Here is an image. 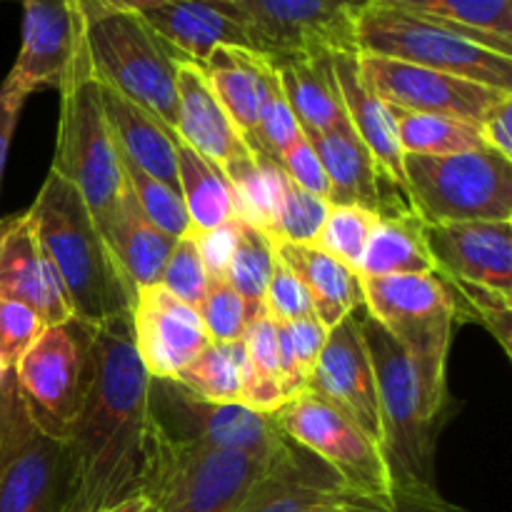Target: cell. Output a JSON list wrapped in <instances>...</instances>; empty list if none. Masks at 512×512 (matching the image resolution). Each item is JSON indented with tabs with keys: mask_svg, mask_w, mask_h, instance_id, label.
Masks as SVG:
<instances>
[{
	"mask_svg": "<svg viewBox=\"0 0 512 512\" xmlns=\"http://www.w3.org/2000/svg\"><path fill=\"white\" fill-rule=\"evenodd\" d=\"M378 220L380 213H373V210L355 208V205H343V208L330 205L323 230H320L318 240L313 245L338 258L348 268L360 270L365 248H368V240Z\"/></svg>",
	"mask_w": 512,
	"mask_h": 512,
	"instance_id": "obj_42",
	"label": "cell"
},
{
	"mask_svg": "<svg viewBox=\"0 0 512 512\" xmlns=\"http://www.w3.org/2000/svg\"><path fill=\"white\" fill-rule=\"evenodd\" d=\"M410 208L425 223L512 220V160L493 148L405 155Z\"/></svg>",
	"mask_w": 512,
	"mask_h": 512,
	"instance_id": "obj_8",
	"label": "cell"
},
{
	"mask_svg": "<svg viewBox=\"0 0 512 512\" xmlns=\"http://www.w3.org/2000/svg\"><path fill=\"white\" fill-rule=\"evenodd\" d=\"M403 155H455L488 148L478 125L445 115L410 113L388 105Z\"/></svg>",
	"mask_w": 512,
	"mask_h": 512,
	"instance_id": "obj_36",
	"label": "cell"
},
{
	"mask_svg": "<svg viewBox=\"0 0 512 512\" xmlns=\"http://www.w3.org/2000/svg\"><path fill=\"white\" fill-rule=\"evenodd\" d=\"M175 150V165H178V188L183 198L185 213H188L190 230L198 235L213 233L225 228L235 220L233 188L223 170L208 158L190 148L175 130H170Z\"/></svg>",
	"mask_w": 512,
	"mask_h": 512,
	"instance_id": "obj_31",
	"label": "cell"
},
{
	"mask_svg": "<svg viewBox=\"0 0 512 512\" xmlns=\"http://www.w3.org/2000/svg\"><path fill=\"white\" fill-rule=\"evenodd\" d=\"M358 53L458 75L512 93V43L423 15L370 5L358 23Z\"/></svg>",
	"mask_w": 512,
	"mask_h": 512,
	"instance_id": "obj_4",
	"label": "cell"
},
{
	"mask_svg": "<svg viewBox=\"0 0 512 512\" xmlns=\"http://www.w3.org/2000/svg\"><path fill=\"white\" fill-rule=\"evenodd\" d=\"M263 310L273 323H295V320L315 318L313 303H310L303 283L280 260L275 263L273 275H270Z\"/></svg>",
	"mask_w": 512,
	"mask_h": 512,
	"instance_id": "obj_47",
	"label": "cell"
},
{
	"mask_svg": "<svg viewBox=\"0 0 512 512\" xmlns=\"http://www.w3.org/2000/svg\"><path fill=\"white\" fill-rule=\"evenodd\" d=\"M148 418L163 438L203 448L275 460L293 440L280 430L275 415L258 413L238 403H210L178 380L150 378Z\"/></svg>",
	"mask_w": 512,
	"mask_h": 512,
	"instance_id": "obj_9",
	"label": "cell"
},
{
	"mask_svg": "<svg viewBox=\"0 0 512 512\" xmlns=\"http://www.w3.org/2000/svg\"><path fill=\"white\" fill-rule=\"evenodd\" d=\"M360 73L383 103L410 113L445 115L470 125H483V120L498 105L512 98L508 90L475 83L458 75L418 68L400 60L360 55Z\"/></svg>",
	"mask_w": 512,
	"mask_h": 512,
	"instance_id": "obj_15",
	"label": "cell"
},
{
	"mask_svg": "<svg viewBox=\"0 0 512 512\" xmlns=\"http://www.w3.org/2000/svg\"><path fill=\"white\" fill-rule=\"evenodd\" d=\"M435 273L470 280L512 298V220L425 223Z\"/></svg>",
	"mask_w": 512,
	"mask_h": 512,
	"instance_id": "obj_19",
	"label": "cell"
},
{
	"mask_svg": "<svg viewBox=\"0 0 512 512\" xmlns=\"http://www.w3.org/2000/svg\"><path fill=\"white\" fill-rule=\"evenodd\" d=\"M298 135L300 125L298 120H295L293 110H290L288 100H285L283 88H280L278 70H275L273 65V73H270L268 85H265L263 105H260L258 125H255V133L253 138L248 140V145L278 163L280 155L290 148V143H293Z\"/></svg>",
	"mask_w": 512,
	"mask_h": 512,
	"instance_id": "obj_43",
	"label": "cell"
},
{
	"mask_svg": "<svg viewBox=\"0 0 512 512\" xmlns=\"http://www.w3.org/2000/svg\"><path fill=\"white\" fill-rule=\"evenodd\" d=\"M273 65L300 130H333L350 125L330 55L288 58Z\"/></svg>",
	"mask_w": 512,
	"mask_h": 512,
	"instance_id": "obj_30",
	"label": "cell"
},
{
	"mask_svg": "<svg viewBox=\"0 0 512 512\" xmlns=\"http://www.w3.org/2000/svg\"><path fill=\"white\" fill-rule=\"evenodd\" d=\"M330 63H333V73L338 80L340 95H343L350 125L373 155L380 180H383L385 188L398 195L400 203L410 205L403 170L405 155L400 148L398 130H395V120L390 115L388 103H383L373 93V88L365 83L363 73H360L358 53H335L330 55Z\"/></svg>",
	"mask_w": 512,
	"mask_h": 512,
	"instance_id": "obj_22",
	"label": "cell"
},
{
	"mask_svg": "<svg viewBox=\"0 0 512 512\" xmlns=\"http://www.w3.org/2000/svg\"><path fill=\"white\" fill-rule=\"evenodd\" d=\"M363 280V308L405 345L433 378L445 380L453 343V303L435 273Z\"/></svg>",
	"mask_w": 512,
	"mask_h": 512,
	"instance_id": "obj_14",
	"label": "cell"
},
{
	"mask_svg": "<svg viewBox=\"0 0 512 512\" xmlns=\"http://www.w3.org/2000/svg\"><path fill=\"white\" fill-rule=\"evenodd\" d=\"M510 120H512V98L505 100L503 105H498V108L483 120V125H480V135H483L485 145L508 160H512Z\"/></svg>",
	"mask_w": 512,
	"mask_h": 512,
	"instance_id": "obj_50",
	"label": "cell"
},
{
	"mask_svg": "<svg viewBox=\"0 0 512 512\" xmlns=\"http://www.w3.org/2000/svg\"><path fill=\"white\" fill-rule=\"evenodd\" d=\"M175 88H178V123H175L178 138H183L190 148L198 150L220 170L253 153L233 120L225 115L200 65L180 60Z\"/></svg>",
	"mask_w": 512,
	"mask_h": 512,
	"instance_id": "obj_24",
	"label": "cell"
},
{
	"mask_svg": "<svg viewBox=\"0 0 512 512\" xmlns=\"http://www.w3.org/2000/svg\"><path fill=\"white\" fill-rule=\"evenodd\" d=\"M200 68L208 75L210 88L218 103L223 105L225 115L233 120L238 133L248 143L258 125L260 105H263L265 85L273 73V63L248 48L220 45Z\"/></svg>",
	"mask_w": 512,
	"mask_h": 512,
	"instance_id": "obj_29",
	"label": "cell"
},
{
	"mask_svg": "<svg viewBox=\"0 0 512 512\" xmlns=\"http://www.w3.org/2000/svg\"><path fill=\"white\" fill-rule=\"evenodd\" d=\"M128 315L135 353L150 378L175 380L210 343L198 310L170 295L163 285L135 290Z\"/></svg>",
	"mask_w": 512,
	"mask_h": 512,
	"instance_id": "obj_17",
	"label": "cell"
},
{
	"mask_svg": "<svg viewBox=\"0 0 512 512\" xmlns=\"http://www.w3.org/2000/svg\"><path fill=\"white\" fill-rule=\"evenodd\" d=\"M355 318L373 363L383 423L380 450L395 498L425 505L448 503L435 485V425L448 385L433 378L368 310L358 308Z\"/></svg>",
	"mask_w": 512,
	"mask_h": 512,
	"instance_id": "obj_2",
	"label": "cell"
},
{
	"mask_svg": "<svg viewBox=\"0 0 512 512\" xmlns=\"http://www.w3.org/2000/svg\"><path fill=\"white\" fill-rule=\"evenodd\" d=\"M355 498L315 455L290 443L233 512H325Z\"/></svg>",
	"mask_w": 512,
	"mask_h": 512,
	"instance_id": "obj_21",
	"label": "cell"
},
{
	"mask_svg": "<svg viewBox=\"0 0 512 512\" xmlns=\"http://www.w3.org/2000/svg\"><path fill=\"white\" fill-rule=\"evenodd\" d=\"M208 280L210 275L208 268H205L203 253H200V243L193 230H188V233L175 240L173 250L168 255V263L163 268L160 285L170 295L183 300L185 305L198 310L200 300H203L205 290H208Z\"/></svg>",
	"mask_w": 512,
	"mask_h": 512,
	"instance_id": "obj_44",
	"label": "cell"
},
{
	"mask_svg": "<svg viewBox=\"0 0 512 512\" xmlns=\"http://www.w3.org/2000/svg\"><path fill=\"white\" fill-rule=\"evenodd\" d=\"M100 98H103V113L108 120L113 145L133 160L140 170L158 178L160 183L178 188V165H175L173 140H170L168 125L160 123L150 113H145L133 100L123 98L118 90L100 80Z\"/></svg>",
	"mask_w": 512,
	"mask_h": 512,
	"instance_id": "obj_28",
	"label": "cell"
},
{
	"mask_svg": "<svg viewBox=\"0 0 512 512\" xmlns=\"http://www.w3.org/2000/svg\"><path fill=\"white\" fill-rule=\"evenodd\" d=\"M275 333H278L283 393L285 400H290L303 393L308 385L315 363L323 353L328 328H323L318 318H305L295 323H275Z\"/></svg>",
	"mask_w": 512,
	"mask_h": 512,
	"instance_id": "obj_39",
	"label": "cell"
},
{
	"mask_svg": "<svg viewBox=\"0 0 512 512\" xmlns=\"http://www.w3.org/2000/svg\"><path fill=\"white\" fill-rule=\"evenodd\" d=\"M95 3L105 5L110 10H123V13H145V10L168 3V0H95Z\"/></svg>",
	"mask_w": 512,
	"mask_h": 512,
	"instance_id": "obj_51",
	"label": "cell"
},
{
	"mask_svg": "<svg viewBox=\"0 0 512 512\" xmlns=\"http://www.w3.org/2000/svg\"><path fill=\"white\" fill-rule=\"evenodd\" d=\"M330 213L328 200L308 193L300 185L285 175L283 193H280L278 215H275L273 243H293V245H313L323 230L325 218Z\"/></svg>",
	"mask_w": 512,
	"mask_h": 512,
	"instance_id": "obj_41",
	"label": "cell"
},
{
	"mask_svg": "<svg viewBox=\"0 0 512 512\" xmlns=\"http://www.w3.org/2000/svg\"><path fill=\"white\" fill-rule=\"evenodd\" d=\"M313 145L328 178V203L333 208H355L388 213L385 185L380 180L373 155L353 130V125L333 130H300Z\"/></svg>",
	"mask_w": 512,
	"mask_h": 512,
	"instance_id": "obj_25",
	"label": "cell"
},
{
	"mask_svg": "<svg viewBox=\"0 0 512 512\" xmlns=\"http://www.w3.org/2000/svg\"><path fill=\"white\" fill-rule=\"evenodd\" d=\"M58 143L50 170L73 183L83 195L95 225L108 220L125 188L118 153L110 138L100 98V78L93 70L85 35L60 83Z\"/></svg>",
	"mask_w": 512,
	"mask_h": 512,
	"instance_id": "obj_6",
	"label": "cell"
},
{
	"mask_svg": "<svg viewBox=\"0 0 512 512\" xmlns=\"http://www.w3.org/2000/svg\"><path fill=\"white\" fill-rule=\"evenodd\" d=\"M148 385L130 315L95 325L88 388L63 438L68 480L60 512H103L143 495L150 450Z\"/></svg>",
	"mask_w": 512,
	"mask_h": 512,
	"instance_id": "obj_1",
	"label": "cell"
},
{
	"mask_svg": "<svg viewBox=\"0 0 512 512\" xmlns=\"http://www.w3.org/2000/svg\"><path fill=\"white\" fill-rule=\"evenodd\" d=\"M140 15L155 35L188 63L203 65L220 45L253 50L233 3L225 0H168Z\"/></svg>",
	"mask_w": 512,
	"mask_h": 512,
	"instance_id": "obj_23",
	"label": "cell"
},
{
	"mask_svg": "<svg viewBox=\"0 0 512 512\" xmlns=\"http://www.w3.org/2000/svg\"><path fill=\"white\" fill-rule=\"evenodd\" d=\"M275 263H278V258H275L273 240L255 225L235 218L233 238H230L220 278L228 280L230 288L240 295L248 320L263 313L265 290H268Z\"/></svg>",
	"mask_w": 512,
	"mask_h": 512,
	"instance_id": "obj_33",
	"label": "cell"
},
{
	"mask_svg": "<svg viewBox=\"0 0 512 512\" xmlns=\"http://www.w3.org/2000/svg\"><path fill=\"white\" fill-rule=\"evenodd\" d=\"M373 3L458 25L475 33L495 35L512 43V0H373Z\"/></svg>",
	"mask_w": 512,
	"mask_h": 512,
	"instance_id": "obj_37",
	"label": "cell"
},
{
	"mask_svg": "<svg viewBox=\"0 0 512 512\" xmlns=\"http://www.w3.org/2000/svg\"><path fill=\"white\" fill-rule=\"evenodd\" d=\"M278 165L295 185H300V188L308 190V193L318 195V198L328 200V178H325L323 163H320L313 145L308 143V138H305L303 133H300L298 138L290 143V148L280 155Z\"/></svg>",
	"mask_w": 512,
	"mask_h": 512,
	"instance_id": "obj_48",
	"label": "cell"
},
{
	"mask_svg": "<svg viewBox=\"0 0 512 512\" xmlns=\"http://www.w3.org/2000/svg\"><path fill=\"white\" fill-rule=\"evenodd\" d=\"M78 5L95 75L175 130L178 55L155 35L140 13L110 10L95 0H78Z\"/></svg>",
	"mask_w": 512,
	"mask_h": 512,
	"instance_id": "obj_5",
	"label": "cell"
},
{
	"mask_svg": "<svg viewBox=\"0 0 512 512\" xmlns=\"http://www.w3.org/2000/svg\"><path fill=\"white\" fill-rule=\"evenodd\" d=\"M43 330L45 323L28 305L0 298V368L13 370Z\"/></svg>",
	"mask_w": 512,
	"mask_h": 512,
	"instance_id": "obj_46",
	"label": "cell"
},
{
	"mask_svg": "<svg viewBox=\"0 0 512 512\" xmlns=\"http://www.w3.org/2000/svg\"><path fill=\"white\" fill-rule=\"evenodd\" d=\"M35 238L63 283L73 318L103 325L128 313L130 290L73 183L50 170L28 210Z\"/></svg>",
	"mask_w": 512,
	"mask_h": 512,
	"instance_id": "obj_3",
	"label": "cell"
},
{
	"mask_svg": "<svg viewBox=\"0 0 512 512\" xmlns=\"http://www.w3.org/2000/svg\"><path fill=\"white\" fill-rule=\"evenodd\" d=\"M250 48L270 63L358 53L360 15L373 0H230Z\"/></svg>",
	"mask_w": 512,
	"mask_h": 512,
	"instance_id": "obj_10",
	"label": "cell"
},
{
	"mask_svg": "<svg viewBox=\"0 0 512 512\" xmlns=\"http://www.w3.org/2000/svg\"><path fill=\"white\" fill-rule=\"evenodd\" d=\"M275 420L293 443L328 465L350 493L375 503L398 500L380 445L323 398L303 390L275 413Z\"/></svg>",
	"mask_w": 512,
	"mask_h": 512,
	"instance_id": "obj_12",
	"label": "cell"
},
{
	"mask_svg": "<svg viewBox=\"0 0 512 512\" xmlns=\"http://www.w3.org/2000/svg\"><path fill=\"white\" fill-rule=\"evenodd\" d=\"M225 3H230V0H225Z\"/></svg>",
	"mask_w": 512,
	"mask_h": 512,
	"instance_id": "obj_54",
	"label": "cell"
},
{
	"mask_svg": "<svg viewBox=\"0 0 512 512\" xmlns=\"http://www.w3.org/2000/svg\"><path fill=\"white\" fill-rule=\"evenodd\" d=\"M95 325L70 318L48 325L13 368L30 413L45 433L63 440L78 415L90 378Z\"/></svg>",
	"mask_w": 512,
	"mask_h": 512,
	"instance_id": "obj_13",
	"label": "cell"
},
{
	"mask_svg": "<svg viewBox=\"0 0 512 512\" xmlns=\"http://www.w3.org/2000/svg\"><path fill=\"white\" fill-rule=\"evenodd\" d=\"M3 375H5V370L0 368V393H3Z\"/></svg>",
	"mask_w": 512,
	"mask_h": 512,
	"instance_id": "obj_53",
	"label": "cell"
},
{
	"mask_svg": "<svg viewBox=\"0 0 512 512\" xmlns=\"http://www.w3.org/2000/svg\"><path fill=\"white\" fill-rule=\"evenodd\" d=\"M358 273L360 278L435 273L425 243V220L415 210L380 215Z\"/></svg>",
	"mask_w": 512,
	"mask_h": 512,
	"instance_id": "obj_32",
	"label": "cell"
},
{
	"mask_svg": "<svg viewBox=\"0 0 512 512\" xmlns=\"http://www.w3.org/2000/svg\"><path fill=\"white\" fill-rule=\"evenodd\" d=\"M245 388L243 405L258 413L275 415L288 400L283 393V373H280L278 333L275 323L263 313L253 315L245 325Z\"/></svg>",
	"mask_w": 512,
	"mask_h": 512,
	"instance_id": "obj_34",
	"label": "cell"
},
{
	"mask_svg": "<svg viewBox=\"0 0 512 512\" xmlns=\"http://www.w3.org/2000/svg\"><path fill=\"white\" fill-rule=\"evenodd\" d=\"M0 298L28 305L45 328L73 318L63 283L40 250L28 210L0 220Z\"/></svg>",
	"mask_w": 512,
	"mask_h": 512,
	"instance_id": "obj_20",
	"label": "cell"
},
{
	"mask_svg": "<svg viewBox=\"0 0 512 512\" xmlns=\"http://www.w3.org/2000/svg\"><path fill=\"white\" fill-rule=\"evenodd\" d=\"M118 163H120V173H123L125 185L133 193L135 203L138 208L143 210L145 218L160 230V233L170 235V238H180L190 230V220L188 213H185L183 198H180V190L170 188V185L160 183L158 178L148 175L145 170H140L138 165L133 163L130 158H125L118 148Z\"/></svg>",
	"mask_w": 512,
	"mask_h": 512,
	"instance_id": "obj_40",
	"label": "cell"
},
{
	"mask_svg": "<svg viewBox=\"0 0 512 512\" xmlns=\"http://www.w3.org/2000/svg\"><path fill=\"white\" fill-rule=\"evenodd\" d=\"M183 388L210 403L243 405L245 388V345L243 338L235 343H208L178 375Z\"/></svg>",
	"mask_w": 512,
	"mask_h": 512,
	"instance_id": "obj_35",
	"label": "cell"
},
{
	"mask_svg": "<svg viewBox=\"0 0 512 512\" xmlns=\"http://www.w3.org/2000/svg\"><path fill=\"white\" fill-rule=\"evenodd\" d=\"M103 512H153V510H150L148 500H145L143 495H138V498H130V500H125V503L113 505V508H108Z\"/></svg>",
	"mask_w": 512,
	"mask_h": 512,
	"instance_id": "obj_52",
	"label": "cell"
},
{
	"mask_svg": "<svg viewBox=\"0 0 512 512\" xmlns=\"http://www.w3.org/2000/svg\"><path fill=\"white\" fill-rule=\"evenodd\" d=\"M198 313L210 343H235L243 338L245 325H248L245 303L220 275H210Z\"/></svg>",
	"mask_w": 512,
	"mask_h": 512,
	"instance_id": "obj_45",
	"label": "cell"
},
{
	"mask_svg": "<svg viewBox=\"0 0 512 512\" xmlns=\"http://www.w3.org/2000/svg\"><path fill=\"white\" fill-rule=\"evenodd\" d=\"M65 445L30 413L13 370L0 393V512H60L65 498Z\"/></svg>",
	"mask_w": 512,
	"mask_h": 512,
	"instance_id": "obj_11",
	"label": "cell"
},
{
	"mask_svg": "<svg viewBox=\"0 0 512 512\" xmlns=\"http://www.w3.org/2000/svg\"><path fill=\"white\" fill-rule=\"evenodd\" d=\"M305 390L340 410L375 445L383 443L373 363H370L355 313L328 330L323 353L315 363Z\"/></svg>",
	"mask_w": 512,
	"mask_h": 512,
	"instance_id": "obj_16",
	"label": "cell"
},
{
	"mask_svg": "<svg viewBox=\"0 0 512 512\" xmlns=\"http://www.w3.org/2000/svg\"><path fill=\"white\" fill-rule=\"evenodd\" d=\"M25 100H28V95L0 85V185H3L10 143H13V135H15V128H18V118Z\"/></svg>",
	"mask_w": 512,
	"mask_h": 512,
	"instance_id": "obj_49",
	"label": "cell"
},
{
	"mask_svg": "<svg viewBox=\"0 0 512 512\" xmlns=\"http://www.w3.org/2000/svg\"><path fill=\"white\" fill-rule=\"evenodd\" d=\"M98 230L103 235V243L108 245L110 255H113L115 265H118L120 275H123L125 285H128L130 298L135 295V290L160 285L163 268L178 238L160 233L145 218L128 185L120 193L115 208L110 210L108 220Z\"/></svg>",
	"mask_w": 512,
	"mask_h": 512,
	"instance_id": "obj_26",
	"label": "cell"
},
{
	"mask_svg": "<svg viewBox=\"0 0 512 512\" xmlns=\"http://www.w3.org/2000/svg\"><path fill=\"white\" fill-rule=\"evenodd\" d=\"M275 258L303 283L315 318L323 328H335L340 320L363 308V280L358 270L348 268L318 245L273 243Z\"/></svg>",
	"mask_w": 512,
	"mask_h": 512,
	"instance_id": "obj_27",
	"label": "cell"
},
{
	"mask_svg": "<svg viewBox=\"0 0 512 512\" xmlns=\"http://www.w3.org/2000/svg\"><path fill=\"white\" fill-rule=\"evenodd\" d=\"M148 448L143 498L153 512H233L278 460L173 443L153 425Z\"/></svg>",
	"mask_w": 512,
	"mask_h": 512,
	"instance_id": "obj_7",
	"label": "cell"
},
{
	"mask_svg": "<svg viewBox=\"0 0 512 512\" xmlns=\"http://www.w3.org/2000/svg\"><path fill=\"white\" fill-rule=\"evenodd\" d=\"M83 38L78 0H23V40L3 88L30 95L60 88Z\"/></svg>",
	"mask_w": 512,
	"mask_h": 512,
	"instance_id": "obj_18",
	"label": "cell"
},
{
	"mask_svg": "<svg viewBox=\"0 0 512 512\" xmlns=\"http://www.w3.org/2000/svg\"><path fill=\"white\" fill-rule=\"evenodd\" d=\"M438 278L445 285V290H448L450 303H453L455 323L463 320V323L483 325L485 330L493 333V338L498 340L505 355H512V298L493 288H485V285L470 283V280L448 278V275H438Z\"/></svg>",
	"mask_w": 512,
	"mask_h": 512,
	"instance_id": "obj_38",
	"label": "cell"
}]
</instances>
